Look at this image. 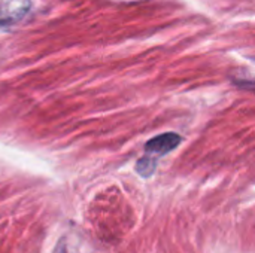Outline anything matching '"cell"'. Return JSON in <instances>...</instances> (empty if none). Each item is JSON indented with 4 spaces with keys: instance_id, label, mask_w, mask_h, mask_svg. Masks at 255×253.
<instances>
[{
    "instance_id": "4",
    "label": "cell",
    "mask_w": 255,
    "mask_h": 253,
    "mask_svg": "<svg viewBox=\"0 0 255 253\" xmlns=\"http://www.w3.org/2000/svg\"><path fill=\"white\" fill-rule=\"evenodd\" d=\"M52 253H67V248H66V243H64V240H60V242L55 245V248H54V252Z\"/></svg>"
},
{
    "instance_id": "1",
    "label": "cell",
    "mask_w": 255,
    "mask_h": 253,
    "mask_svg": "<svg viewBox=\"0 0 255 253\" xmlns=\"http://www.w3.org/2000/svg\"><path fill=\"white\" fill-rule=\"evenodd\" d=\"M181 143V137L175 133H166L161 136H157L154 139H151L146 146L145 151L148 154H155V155H166L170 151H173L178 145Z\"/></svg>"
},
{
    "instance_id": "2",
    "label": "cell",
    "mask_w": 255,
    "mask_h": 253,
    "mask_svg": "<svg viewBox=\"0 0 255 253\" xmlns=\"http://www.w3.org/2000/svg\"><path fill=\"white\" fill-rule=\"evenodd\" d=\"M22 1L27 0H0V21H13L15 18H19L24 15V12L28 9V3L22 4Z\"/></svg>"
},
{
    "instance_id": "3",
    "label": "cell",
    "mask_w": 255,
    "mask_h": 253,
    "mask_svg": "<svg viewBox=\"0 0 255 253\" xmlns=\"http://www.w3.org/2000/svg\"><path fill=\"white\" fill-rule=\"evenodd\" d=\"M155 169V161L151 160V157H145L142 160H139L137 166H136V170L142 174V176H151L152 171Z\"/></svg>"
}]
</instances>
